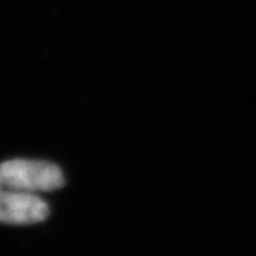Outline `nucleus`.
Returning <instances> with one entry per match:
<instances>
[{"label":"nucleus","mask_w":256,"mask_h":256,"mask_svg":"<svg viewBox=\"0 0 256 256\" xmlns=\"http://www.w3.org/2000/svg\"><path fill=\"white\" fill-rule=\"evenodd\" d=\"M0 184L4 188L38 194L62 188L65 178L55 164L16 159L0 164Z\"/></svg>","instance_id":"f257e3e1"},{"label":"nucleus","mask_w":256,"mask_h":256,"mask_svg":"<svg viewBox=\"0 0 256 256\" xmlns=\"http://www.w3.org/2000/svg\"><path fill=\"white\" fill-rule=\"evenodd\" d=\"M48 204L32 192L2 188L0 222L8 225H34L48 218Z\"/></svg>","instance_id":"f03ea898"},{"label":"nucleus","mask_w":256,"mask_h":256,"mask_svg":"<svg viewBox=\"0 0 256 256\" xmlns=\"http://www.w3.org/2000/svg\"><path fill=\"white\" fill-rule=\"evenodd\" d=\"M2 188H3V186H2V184H0V190H2Z\"/></svg>","instance_id":"7ed1b4c3"}]
</instances>
